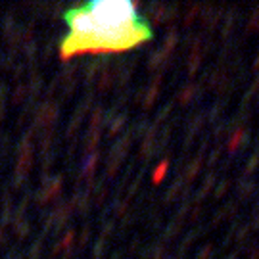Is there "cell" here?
Wrapping results in <instances>:
<instances>
[{
	"mask_svg": "<svg viewBox=\"0 0 259 259\" xmlns=\"http://www.w3.org/2000/svg\"><path fill=\"white\" fill-rule=\"evenodd\" d=\"M165 169H167L165 163H163V165L157 167V173L154 175V181H156V183H159V179H161V177H165Z\"/></svg>",
	"mask_w": 259,
	"mask_h": 259,
	"instance_id": "cell-2",
	"label": "cell"
},
{
	"mask_svg": "<svg viewBox=\"0 0 259 259\" xmlns=\"http://www.w3.org/2000/svg\"><path fill=\"white\" fill-rule=\"evenodd\" d=\"M64 19L69 27L67 37L60 45V58H75L81 54H111L125 52L152 38L150 25L142 19L127 29H106L96 25L83 6L67 10Z\"/></svg>",
	"mask_w": 259,
	"mask_h": 259,
	"instance_id": "cell-1",
	"label": "cell"
}]
</instances>
